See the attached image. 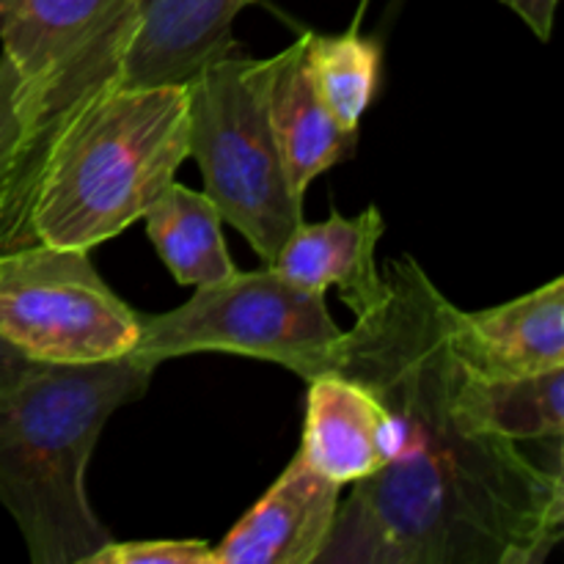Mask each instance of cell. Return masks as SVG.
Segmentation results:
<instances>
[{
  "instance_id": "1",
  "label": "cell",
  "mask_w": 564,
  "mask_h": 564,
  "mask_svg": "<svg viewBox=\"0 0 564 564\" xmlns=\"http://www.w3.org/2000/svg\"><path fill=\"white\" fill-rule=\"evenodd\" d=\"M341 334L336 372L397 419L391 460L341 499L319 564H540L564 534L562 474L501 435L455 345V303L411 257Z\"/></svg>"
},
{
  "instance_id": "2",
  "label": "cell",
  "mask_w": 564,
  "mask_h": 564,
  "mask_svg": "<svg viewBox=\"0 0 564 564\" xmlns=\"http://www.w3.org/2000/svg\"><path fill=\"white\" fill-rule=\"evenodd\" d=\"M158 364L121 356L39 364L0 394V505L33 564H86L110 532L86 494V468L105 424L149 391Z\"/></svg>"
},
{
  "instance_id": "3",
  "label": "cell",
  "mask_w": 564,
  "mask_h": 564,
  "mask_svg": "<svg viewBox=\"0 0 564 564\" xmlns=\"http://www.w3.org/2000/svg\"><path fill=\"white\" fill-rule=\"evenodd\" d=\"M187 147V86H116L99 91L55 141L33 198V240L91 248L147 215Z\"/></svg>"
},
{
  "instance_id": "4",
  "label": "cell",
  "mask_w": 564,
  "mask_h": 564,
  "mask_svg": "<svg viewBox=\"0 0 564 564\" xmlns=\"http://www.w3.org/2000/svg\"><path fill=\"white\" fill-rule=\"evenodd\" d=\"M270 58L226 53L187 83V147L204 193L264 264L303 220L268 105Z\"/></svg>"
},
{
  "instance_id": "5",
  "label": "cell",
  "mask_w": 564,
  "mask_h": 564,
  "mask_svg": "<svg viewBox=\"0 0 564 564\" xmlns=\"http://www.w3.org/2000/svg\"><path fill=\"white\" fill-rule=\"evenodd\" d=\"M345 330L334 323L325 295L308 292L270 264L196 286V295L163 314H141L132 356L163 364L193 352L262 358L312 380L330 372Z\"/></svg>"
},
{
  "instance_id": "6",
  "label": "cell",
  "mask_w": 564,
  "mask_h": 564,
  "mask_svg": "<svg viewBox=\"0 0 564 564\" xmlns=\"http://www.w3.org/2000/svg\"><path fill=\"white\" fill-rule=\"evenodd\" d=\"M135 0H17L0 44L25 83L39 154L105 88L121 83Z\"/></svg>"
},
{
  "instance_id": "7",
  "label": "cell",
  "mask_w": 564,
  "mask_h": 564,
  "mask_svg": "<svg viewBox=\"0 0 564 564\" xmlns=\"http://www.w3.org/2000/svg\"><path fill=\"white\" fill-rule=\"evenodd\" d=\"M132 312L80 248L28 246L0 253V336L39 364H97L130 356Z\"/></svg>"
},
{
  "instance_id": "8",
  "label": "cell",
  "mask_w": 564,
  "mask_h": 564,
  "mask_svg": "<svg viewBox=\"0 0 564 564\" xmlns=\"http://www.w3.org/2000/svg\"><path fill=\"white\" fill-rule=\"evenodd\" d=\"M341 485L297 452L262 499L213 549L215 564H317L334 532Z\"/></svg>"
},
{
  "instance_id": "9",
  "label": "cell",
  "mask_w": 564,
  "mask_h": 564,
  "mask_svg": "<svg viewBox=\"0 0 564 564\" xmlns=\"http://www.w3.org/2000/svg\"><path fill=\"white\" fill-rule=\"evenodd\" d=\"M301 455L341 488L378 474L397 449V419L372 389L345 372L306 380Z\"/></svg>"
},
{
  "instance_id": "10",
  "label": "cell",
  "mask_w": 564,
  "mask_h": 564,
  "mask_svg": "<svg viewBox=\"0 0 564 564\" xmlns=\"http://www.w3.org/2000/svg\"><path fill=\"white\" fill-rule=\"evenodd\" d=\"M253 0H135V28L121 61L124 86H187L235 50L231 25Z\"/></svg>"
},
{
  "instance_id": "11",
  "label": "cell",
  "mask_w": 564,
  "mask_h": 564,
  "mask_svg": "<svg viewBox=\"0 0 564 564\" xmlns=\"http://www.w3.org/2000/svg\"><path fill=\"white\" fill-rule=\"evenodd\" d=\"M455 345L485 380L564 367V279L485 312L457 308Z\"/></svg>"
},
{
  "instance_id": "12",
  "label": "cell",
  "mask_w": 564,
  "mask_h": 564,
  "mask_svg": "<svg viewBox=\"0 0 564 564\" xmlns=\"http://www.w3.org/2000/svg\"><path fill=\"white\" fill-rule=\"evenodd\" d=\"M383 231L386 224L378 207H367L352 218L334 213L319 224L301 220L270 268L317 295L336 286L347 308L361 314L383 292V275L375 257Z\"/></svg>"
},
{
  "instance_id": "13",
  "label": "cell",
  "mask_w": 564,
  "mask_h": 564,
  "mask_svg": "<svg viewBox=\"0 0 564 564\" xmlns=\"http://www.w3.org/2000/svg\"><path fill=\"white\" fill-rule=\"evenodd\" d=\"M268 105L281 158L292 187L306 196L308 185L356 149L358 132L345 130L330 113L306 58V33L270 55Z\"/></svg>"
},
{
  "instance_id": "14",
  "label": "cell",
  "mask_w": 564,
  "mask_h": 564,
  "mask_svg": "<svg viewBox=\"0 0 564 564\" xmlns=\"http://www.w3.org/2000/svg\"><path fill=\"white\" fill-rule=\"evenodd\" d=\"M147 235L165 268L182 286H207L235 273L218 207L207 193L171 182L147 209Z\"/></svg>"
},
{
  "instance_id": "15",
  "label": "cell",
  "mask_w": 564,
  "mask_h": 564,
  "mask_svg": "<svg viewBox=\"0 0 564 564\" xmlns=\"http://www.w3.org/2000/svg\"><path fill=\"white\" fill-rule=\"evenodd\" d=\"M25 83L9 55H0V253L36 246L31 229L39 187Z\"/></svg>"
},
{
  "instance_id": "16",
  "label": "cell",
  "mask_w": 564,
  "mask_h": 564,
  "mask_svg": "<svg viewBox=\"0 0 564 564\" xmlns=\"http://www.w3.org/2000/svg\"><path fill=\"white\" fill-rule=\"evenodd\" d=\"M306 58L330 113L345 130L358 132L380 88V44L356 28L345 33H306Z\"/></svg>"
},
{
  "instance_id": "17",
  "label": "cell",
  "mask_w": 564,
  "mask_h": 564,
  "mask_svg": "<svg viewBox=\"0 0 564 564\" xmlns=\"http://www.w3.org/2000/svg\"><path fill=\"white\" fill-rule=\"evenodd\" d=\"M479 391L488 422L523 449L545 441L562 444L564 367L518 378H479Z\"/></svg>"
},
{
  "instance_id": "18",
  "label": "cell",
  "mask_w": 564,
  "mask_h": 564,
  "mask_svg": "<svg viewBox=\"0 0 564 564\" xmlns=\"http://www.w3.org/2000/svg\"><path fill=\"white\" fill-rule=\"evenodd\" d=\"M86 564H215L204 540H130L105 543Z\"/></svg>"
},
{
  "instance_id": "19",
  "label": "cell",
  "mask_w": 564,
  "mask_h": 564,
  "mask_svg": "<svg viewBox=\"0 0 564 564\" xmlns=\"http://www.w3.org/2000/svg\"><path fill=\"white\" fill-rule=\"evenodd\" d=\"M499 3H505L510 11H516V14L532 28V33L540 42H549L551 31H554L556 3H560V0H499Z\"/></svg>"
},
{
  "instance_id": "20",
  "label": "cell",
  "mask_w": 564,
  "mask_h": 564,
  "mask_svg": "<svg viewBox=\"0 0 564 564\" xmlns=\"http://www.w3.org/2000/svg\"><path fill=\"white\" fill-rule=\"evenodd\" d=\"M39 367V361L28 358L25 352L17 350L14 345L0 336V394H6L9 389H14L25 375H31Z\"/></svg>"
},
{
  "instance_id": "21",
  "label": "cell",
  "mask_w": 564,
  "mask_h": 564,
  "mask_svg": "<svg viewBox=\"0 0 564 564\" xmlns=\"http://www.w3.org/2000/svg\"><path fill=\"white\" fill-rule=\"evenodd\" d=\"M14 3H17V0H0V33H3V25H6V20H9Z\"/></svg>"
}]
</instances>
